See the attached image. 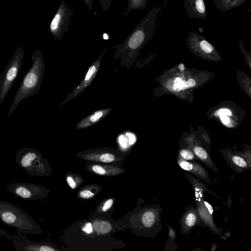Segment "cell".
I'll list each match as a JSON object with an SVG mask.
<instances>
[{
    "label": "cell",
    "instance_id": "1",
    "mask_svg": "<svg viewBox=\"0 0 251 251\" xmlns=\"http://www.w3.org/2000/svg\"><path fill=\"white\" fill-rule=\"evenodd\" d=\"M168 2L165 1L161 6L154 5L147 14L136 25L126 39L122 43L112 46L111 49L116 50L114 59L120 58V65L128 68L129 63L139 53V50L151 39L156 30V25L161 10Z\"/></svg>",
    "mask_w": 251,
    "mask_h": 251
},
{
    "label": "cell",
    "instance_id": "2",
    "mask_svg": "<svg viewBox=\"0 0 251 251\" xmlns=\"http://www.w3.org/2000/svg\"><path fill=\"white\" fill-rule=\"evenodd\" d=\"M31 59L33 63L23 79L8 111V117L13 113L22 100L39 92L45 70V64L42 51L36 49L31 55Z\"/></svg>",
    "mask_w": 251,
    "mask_h": 251
},
{
    "label": "cell",
    "instance_id": "3",
    "mask_svg": "<svg viewBox=\"0 0 251 251\" xmlns=\"http://www.w3.org/2000/svg\"><path fill=\"white\" fill-rule=\"evenodd\" d=\"M0 221L24 234L39 235L41 232L40 226L29 214L9 201L0 200Z\"/></svg>",
    "mask_w": 251,
    "mask_h": 251
},
{
    "label": "cell",
    "instance_id": "4",
    "mask_svg": "<svg viewBox=\"0 0 251 251\" xmlns=\"http://www.w3.org/2000/svg\"><path fill=\"white\" fill-rule=\"evenodd\" d=\"M17 165L28 175L43 176L50 174V168L46 159L37 150L25 147L18 150L15 155Z\"/></svg>",
    "mask_w": 251,
    "mask_h": 251
},
{
    "label": "cell",
    "instance_id": "5",
    "mask_svg": "<svg viewBox=\"0 0 251 251\" xmlns=\"http://www.w3.org/2000/svg\"><path fill=\"white\" fill-rule=\"evenodd\" d=\"M25 46L14 52L0 76V106L17 78L23 65Z\"/></svg>",
    "mask_w": 251,
    "mask_h": 251
},
{
    "label": "cell",
    "instance_id": "6",
    "mask_svg": "<svg viewBox=\"0 0 251 251\" xmlns=\"http://www.w3.org/2000/svg\"><path fill=\"white\" fill-rule=\"evenodd\" d=\"M191 184L195 192L196 205L197 207L196 208L201 219L212 231L215 234L220 235L222 232V230L221 229L218 228L214 224L212 216V207L208 202L204 201L203 197L205 192H209L213 195L215 194L209 191L205 185L199 179L193 180Z\"/></svg>",
    "mask_w": 251,
    "mask_h": 251
},
{
    "label": "cell",
    "instance_id": "7",
    "mask_svg": "<svg viewBox=\"0 0 251 251\" xmlns=\"http://www.w3.org/2000/svg\"><path fill=\"white\" fill-rule=\"evenodd\" d=\"M74 15V10L68 7L62 0L49 26L54 40L61 41L64 34L68 32L70 19Z\"/></svg>",
    "mask_w": 251,
    "mask_h": 251
},
{
    "label": "cell",
    "instance_id": "8",
    "mask_svg": "<svg viewBox=\"0 0 251 251\" xmlns=\"http://www.w3.org/2000/svg\"><path fill=\"white\" fill-rule=\"evenodd\" d=\"M7 190L15 197L35 201L46 197L48 190L40 185L26 182L14 183L8 184Z\"/></svg>",
    "mask_w": 251,
    "mask_h": 251
},
{
    "label": "cell",
    "instance_id": "9",
    "mask_svg": "<svg viewBox=\"0 0 251 251\" xmlns=\"http://www.w3.org/2000/svg\"><path fill=\"white\" fill-rule=\"evenodd\" d=\"M108 50V48L104 49L99 58L91 64L88 69L80 83L76 85L73 90L67 96L65 100L61 103L58 108L62 107L67 102L77 97L91 84L100 68L102 57Z\"/></svg>",
    "mask_w": 251,
    "mask_h": 251
},
{
    "label": "cell",
    "instance_id": "10",
    "mask_svg": "<svg viewBox=\"0 0 251 251\" xmlns=\"http://www.w3.org/2000/svg\"><path fill=\"white\" fill-rule=\"evenodd\" d=\"M13 247L17 251H55L57 250L46 243L34 242L24 233L17 230L16 235H12L10 240Z\"/></svg>",
    "mask_w": 251,
    "mask_h": 251
},
{
    "label": "cell",
    "instance_id": "11",
    "mask_svg": "<svg viewBox=\"0 0 251 251\" xmlns=\"http://www.w3.org/2000/svg\"><path fill=\"white\" fill-rule=\"evenodd\" d=\"M204 224L201 219L197 209L193 206L186 209L180 219V232L183 234H190L193 227Z\"/></svg>",
    "mask_w": 251,
    "mask_h": 251
},
{
    "label": "cell",
    "instance_id": "12",
    "mask_svg": "<svg viewBox=\"0 0 251 251\" xmlns=\"http://www.w3.org/2000/svg\"><path fill=\"white\" fill-rule=\"evenodd\" d=\"M184 7L188 17L205 20L207 10L204 0H184Z\"/></svg>",
    "mask_w": 251,
    "mask_h": 251
},
{
    "label": "cell",
    "instance_id": "13",
    "mask_svg": "<svg viewBox=\"0 0 251 251\" xmlns=\"http://www.w3.org/2000/svg\"><path fill=\"white\" fill-rule=\"evenodd\" d=\"M179 166L184 170L192 174L200 179L211 184L209 174L205 169L199 163L195 161H187L180 158L177 159Z\"/></svg>",
    "mask_w": 251,
    "mask_h": 251
},
{
    "label": "cell",
    "instance_id": "14",
    "mask_svg": "<svg viewBox=\"0 0 251 251\" xmlns=\"http://www.w3.org/2000/svg\"><path fill=\"white\" fill-rule=\"evenodd\" d=\"M112 110V108H101L94 111L79 121L76 125V129L90 127L104 119Z\"/></svg>",
    "mask_w": 251,
    "mask_h": 251
},
{
    "label": "cell",
    "instance_id": "15",
    "mask_svg": "<svg viewBox=\"0 0 251 251\" xmlns=\"http://www.w3.org/2000/svg\"><path fill=\"white\" fill-rule=\"evenodd\" d=\"M81 157L88 161L110 163L115 161L118 157L113 153L107 151L93 150L82 154Z\"/></svg>",
    "mask_w": 251,
    "mask_h": 251
},
{
    "label": "cell",
    "instance_id": "16",
    "mask_svg": "<svg viewBox=\"0 0 251 251\" xmlns=\"http://www.w3.org/2000/svg\"><path fill=\"white\" fill-rule=\"evenodd\" d=\"M87 169L90 171L101 176H115L123 173L124 170L114 166L101 164H88Z\"/></svg>",
    "mask_w": 251,
    "mask_h": 251
},
{
    "label": "cell",
    "instance_id": "17",
    "mask_svg": "<svg viewBox=\"0 0 251 251\" xmlns=\"http://www.w3.org/2000/svg\"><path fill=\"white\" fill-rule=\"evenodd\" d=\"M225 159L230 168L238 173L249 169L251 167L245 159L238 155H231L230 157H227V159Z\"/></svg>",
    "mask_w": 251,
    "mask_h": 251
},
{
    "label": "cell",
    "instance_id": "18",
    "mask_svg": "<svg viewBox=\"0 0 251 251\" xmlns=\"http://www.w3.org/2000/svg\"><path fill=\"white\" fill-rule=\"evenodd\" d=\"M193 152L198 158V160H200L204 165L216 173L218 172L216 165L203 148L200 146L195 147L194 148Z\"/></svg>",
    "mask_w": 251,
    "mask_h": 251
},
{
    "label": "cell",
    "instance_id": "19",
    "mask_svg": "<svg viewBox=\"0 0 251 251\" xmlns=\"http://www.w3.org/2000/svg\"><path fill=\"white\" fill-rule=\"evenodd\" d=\"M246 0H213L216 8L222 12H227L243 4Z\"/></svg>",
    "mask_w": 251,
    "mask_h": 251
},
{
    "label": "cell",
    "instance_id": "20",
    "mask_svg": "<svg viewBox=\"0 0 251 251\" xmlns=\"http://www.w3.org/2000/svg\"><path fill=\"white\" fill-rule=\"evenodd\" d=\"M196 85V82L193 79H189L187 81L182 80L181 78L177 77L176 78L173 89L175 91L188 89L193 87Z\"/></svg>",
    "mask_w": 251,
    "mask_h": 251
},
{
    "label": "cell",
    "instance_id": "21",
    "mask_svg": "<svg viewBox=\"0 0 251 251\" xmlns=\"http://www.w3.org/2000/svg\"><path fill=\"white\" fill-rule=\"evenodd\" d=\"M147 0H128L126 10L124 16H127L132 10L144 9L147 6Z\"/></svg>",
    "mask_w": 251,
    "mask_h": 251
},
{
    "label": "cell",
    "instance_id": "22",
    "mask_svg": "<svg viewBox=\"0 0 251 251\" xmlns=\"http://www.w3.org/2000/svg\"><path fill=\"white\" fill-rule=\"evenodd\" d=\"M93 226L95 230L100 234L106 233L112 229L110 224L106 221H95L94 222Z\"/></svg>",
    "mask_w": 251,
    "mask_h": 251
},
{
    "label": "cell",
    "instance_id": "23",
    "mask_svg": "<svg viewBox=\"0 0 251 251\" xmlns=\"http://www.w3.org/2000/svg\"><path fill=\"white\" fill-rule=\"evenodd\" d=\"M179 155L181 158L187 161L198 160V158L194 153L187 149H183L179 152Z\"/></svg>",
    "mask_w": 251,
    "mask_h": 251
},
{
    "label": "cell",
    "instance_id": "24",
    "mask_svg": "<svg viewBox=\"0 0 251 251\" xmlns=\"http://www.w3.org/2000/svg\"><path fill=\"white\" fill-rule=\"evenodd\" d=\"M95 194L96 192L92 191L88 188H86L79 192L78 196L82 199H88L93 197Z\"/></svg>",
    "mask_w": 251,
    "mask_h": 251
},
{
    "label": "cell",
    "instance_id": "25",
    "mask_svg": "<svg viewBox=\"0 0 251 251\" xmlns=\"http://www.w3.org/2000/svg\"><path fill=\"white\" fill-rule=\"evenodd\" d=\"M113 0H99L103 12H106L111 6Z\"/></svg>",
    "mask_w": 251,
    "mask_h": 251
},
{
    "label": "cell",
    "instance_id": "26",
    "mask_svg": "<svg viewBox=\"0 0 251 251\" xmlns=\"http://www.w3.org/2000/svg\"><path fill=\"white\" fill-rule=\"evenodd\" d=\"M67 182L70 187L72 189H75L77 187V183H76L75 179L72 176H68L66 178Z\"/></svg>",
    "mask_w": 251,
    "mask_h": 251
},
{
    "label": "cell",
    "instance_id": "27",
    "mask_svg": "<svg viewBox=\"0 0 251 251\" xmlns=\"http://www.w3.org/2000/svg\"><path fill=\"white\" fill-rule=\"evenodd\" d=\"M113 203V200L112 199L107 200L106 201H105V202L104 203L102 206V211L103 212L107 211L111 208Z\"/></svg>",
    "mask_w": 251,
    "mask_h": 251
},
{
    "label": "cell",
    "instance_id": "28",
    "mask_svg": "<svg viewBox=\"0 0 251 251\" xmlns=\"http://www.w3.org/2000/svg\"><path fill=\"white\" fill-rule=\"evenodd\" d=\"M82 230L87 233H90L93 231L92 226L91 223H86L82 228Z\"/></svg>",
    "mask_w": 251,
    "mask_h": 251
},
{
    "label": "cell",
    "instance_id": "29",
    "mask_svg": "<svg viewBox=\"0 0 251 251\" xmlns=\"http://www.w3.org/2000/svg\"><path fill=\"white\" fill-rule=\"evenodd\" d=\"M0 236H4L10 240L12 235L0 227Z\"/></svg>",
    "mask_w": 251,
    "mask_h": 251
},
{
    "label": "cell",
    "instance_id": "30",
    "mask_svg": "<svg viewBox=\"0 0 251 251\" xmlns=\"http://www.w3.org/2000/svg\"><path fill=\"white\" fill-rule=\"evenodd\" d=\"M222 122L225 125H227L229 123V119L226 115L220 114L219 115Z\"/></svg>",
    "mask_w": 251,
    "mask_h": 251
},
{
    "label": "cell",
    "instance_id": "31",
    "mask_svg": "<svg viewBox=\"0 0 251 251\" xmlns=\"http://www.w3.org/2000/svg\"><path fill=\"white\" fill-rule=\"evenodd\" d=\"M89 11L92 10L93 7V0H83Z\"/></svg>",
    "mask_w": 251,
    "mask_h": 251
},
{
    "label": "cell",
    "instance_id": "32",
    "mask_svg": "<svg viewBox=\"0 0 251 251\" xmlns=\"http://www.w3.org/2000/svg\"><path fill=\"white\" fill-rule=\"evenodd\" d=\"M224 114L227 116H231L232 113L230 111L227 109H222L219 112V115Z\"/></svg>",
    "mask_w": 251,
    "mask_h": 251
}]
</instances>
